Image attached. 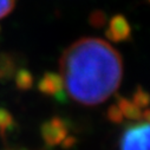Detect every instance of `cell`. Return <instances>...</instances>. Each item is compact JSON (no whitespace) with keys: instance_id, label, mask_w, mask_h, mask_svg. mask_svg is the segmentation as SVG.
I'll use <instances>...</instances> for the list:
<instances>
[{"instance_id":"1","label":"cell","mask_w":150,"mask_h":150,"mask_svg":"<svg viewBox=\"0 0 150 150\" xmlns=\"http://www.w3.org/2000/svg\"><path fill=\"white\" fill-rule=\"evenodd\" d=\"M66 93L79 104L97 105L114 93L123 76L120 53L98 38H82L67 47L59 62Z\"/></svg>"},{"instance_id":"2","label":"cell","mask_w":150,"mask_h":150,"mask_svg":"<svg viewBox=\"0 0 150 150\" xmlns=\"http://www.w3.org/2000/svg\"><path fill=\"white\" fill-rule=\"evenodd\" d=\"M121 150H150V123H134L125 127L121 137Z\"/></svg>"},{"instance_id":"3","label":"cell","mask_w":150,"mask_h":150,"mask_svg":"<svg viewBox=\"0 0 150 150\" xmlns=\"http://www.w3.org/2000/svg\"><path fill=\"white\" fill-rule=\"evenodd\" d=\"M42 137L47 146H56L69 136V128L66 122L60 117H52L43 123L40 128Z\"/></svg>"},{"instance_id":"4","label":"cell","mask_w":150,"mask_h":150,"mask_svg":"<svg viewBox=\"0 0 150 150\" xmlns=\"http://www.w3.org/2000/svg\"><path fill=\"white\" fill-rule=\"evenodd\" d=\"M38 90L46 96H53L59 102H65L66 99L64 82L59 73L46 72L38 83Z\"/></svg>"},{"instance_id":"5","label":"cell","mask_w":150,"mask_h":150,"mask_svg":"<svg viewBox=\"0 0 150 150\" xmlns=\"http://www.w3.org/2000/svg\"><path fill=\"white\" fill-rule=\"evenodd\" d=\"M105 35L110 42L114 43L128 40L131 35V27L127 18L122 14L112 17L109 21V27L105 31Z\"/></svg>"},{"instance_id":"6","label":"cell","mask_w":150,"mask_h":150,"mask_svg":"<svg viewBox=\"0 0 150 150\" xmlns=\"http://www.w3.org/2000/svg\"><path fill=\"white\" fill-rule=\"evenodd\" d=\"M122 112L123 118L130 120V121H139L142 120V111L141 109L130 99L118 96L117 97V103H116Z\"/></svg>"},{"instance_id":"7","label":"cell","mask_w":150,"mask_h":150,"mask_svg":"<svg viewBox=\"0 0 150 150\" xmlns=\"http://www.w3.org/2000/svg\"><path fill=\"white\" fill-rule=\"evenodd\" d=\"M16 84L19 90H30L33 86V76L32 73L26 70L21 69L16 74Z\"/></svg>"},{"instance_id":"8","label":"cell","mask_w":150,"mask_h":150,"mask_svg":"<svg viewBox=\"0 0 150 150\" xmlns=\"http://www.w3.org/2000/svg\"><path fill=\"white\" fill-rule=\"evenodd\" d=\"M14 124L16 123L12 115L6 109L0 108V135L5 136V134L14 127Z\"/></svg>"},{"instance_id":"9","label":"cell","mask_w":150,"mask_h":150,"mask_svg":"<svg viewBox=\"0 0 150 150\" xmlns=\"http://www.w3.org/2000/svg\"><path fill=\"white\" fill-rule=\"evenodd\" d=\"M139 109L142 108H146L148 105H150V95L142 88V86H137L134 95H132V99H131Z\"/></svg>"},{"instance_id":"10","label":"cell","mask_w":150,"mask_h":150,"mask_svg":"<svg viewBox=\"0 0 150 150\" xmlns=\"http://www.w3.org/2000/svg\"><path fill=\"white\" fill-rule=\"evenodd\" d=\"M106 116H108V120L112 123L121 124L123 122V115H122V112L117 104H112L109 106V109L106 111Z\"/></svg>"},{"instance_id":"11","label":"cell","mask_w":150,"mask_h":150,"mask_svg":"<svg viewBox=\"0 0 150 150\" xmlns=\"http://www.w3.org/2000/svg\"><path fill=\"white\" fill-rule=\"evenodd\" d=\"M106 23V17L103 11H95L90 14V24L93 27H103Z\"/></svg>"},{"instance_id":"12","label":"cell","mask_w":150,"mask_h":150,"mask_svg":"<svg viewBox=\"0 0 150 150\" xmlns=\"http://www.w3.org/2000/svg\"><path fill=\"white\" fill-rule=\"evenodd\" d=\"M14 6V0H0V19L7 16Z\"/></svg>"},{"instance_id":"13","label":"cell","mask_w":150,"mask_h":150,"mask_svg":"<svg viewBox=\"0 0 150 150\" xmlns=\"http://www.w3.org/2000/svg\"><path fill=\"white\" fill-rule=\"evenodd\" d=\"M76 143V138H74L73 136H67L63 142H62V146L63 148H65V149H69V148H71V146H73V144Z\"/></svg>"},{"instance_id":"14","label":"cell","mask_w":150,"mask_h":150,"mask_svg":"<svg viewBox=\"0 0 150 150\" xmlns=\"http://www.w3.org/2000/svg\"><path fill=\"white\" fill-rule=\"evenodd\" d=\"M142 118H144L145 122L150 123V109H145V110L142 112Z\"/></svg>"},{"instance_id":"15","label":"cell","mask_w":150,"mask_h":150,"mask_svg":"<svg viewBox=\"0 0 150 150\" xmlns=\"http://www.w3.org/2000/svg\"><path fill=\"white\" fill-rule=\"evenodd\" d=\"M149 1H150V0H149Z\"/></svg>"}]
</instances>
